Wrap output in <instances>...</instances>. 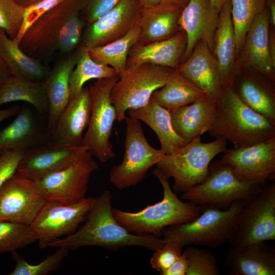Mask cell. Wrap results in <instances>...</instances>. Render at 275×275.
Masks as SVG:
<instances>
[{
  "instance_id": "9f6ffc18",
  "label": "cell",
  "mask_w": 275,
  "mask_h": 275,
  "mask_svg": "<svg viewBox=\"0 0 275 275\" xmlns=\"http://www.w3.org/2000/svg\"><path fill=\"white\" fill-rule=\"evenodd\" d=\"M1 83L0 82V85H1Z\"/></svg>"
},
{
  "instance_id": "277c9868",
  "label": "cell",
  "mask_w": 275,
  "mask_h": 275,
  "mask_svg": "<svg viewBox=\"0 0 275 275\" xmlns=\"http://www.w3.org/2000/svg\"><path fill=\"white\" fill-rule=\"evenodd\" d=\"M84 1L64 0L42 16L23 35L20 49L30 56H47L58 50L65 37L76 36L82 30Z\"/></svg>"
},
{
  "instance_id": "4fadbf2b",
  "label": "cell",
  "mask_w": 275,
  "mask_h": 275,
  "mask_svg": "<svg viewBox=\"0 0 275 275\" xmlns=\"http://www.w3.org/2000/svg\"><path fill=\"white\" fill-rule=\"evenodd\" d=\"M47 200L38 182L16 172L0 189V220L31 225Z\"/></svg>"
},
{
  "instance_id": "bcb514c9",
  "label": "cell",
  "mask_w": 275,
  "mask_h": 275,
  "mask_svg": "<svg viewBox=\"0 0 275 275\" xmlns=\"http://www.w3.org/2000/svg\"><path fill=\"white\" fill-rule=\"evenodd\" d=\"M19 106H13L8 108L0 109V123L6 119L16 115L18 112Z\"/></svg>"
},
{
  "instance_id": "7c38bea8",
  "label": "cell",
  "mask_w": 275,
  "mask_h": 275,
  "mask_svg": "<svg viewBox=\"0 0 275 275\" xmlns=\"http://www.w3.org/2000/svg\"><path fill=\"white\" fill-rule=\"evenodd\" d=\"M94 201L85 198L71 204L47 200L31 227L38 246L41 249L62 236L69 235L83 223Z\"/></svg>"
},
{
  "instance_id": "f5cc1de1",
  "label": "cell",
  "mask_w": 275,
  "mask_h": 275,
  "mask_svg": "<svg viewBox=\"0 0 275 275\" xmlns=\"http://www.w3.org/2000/svg\"><path fill=\"white\" fill-rule=\"evenodd\" d=\"M165 2L183 8L189 0H164Z\"/></svg>"
},
{
  "instance_id": "83f0119b",
  "label": "cell",
  "mask_w": 275,
  "mask_h": 275,
  "mask_svg": "<svg viewBox=\"0 0 275 275\" xmlns=\"http://www.w3.org/2000/svg\"><path fill=\"white\" fill-rule=\"evenodd\" d=\"M183 8L166 2L143 9L139 21L138 43L145 44L169 38L180 30L178 20Z\"/></svg>"
},
{
  "instance_id": "4316f807",
  "label": "cell",
  "mask_w": 275,
  "mask_h": 275,
  "mask_svg": "<svg viewBox=\"0 0 275 275\" xmlns=\"http://www.w3.org/2000/svg\"><path fill=\"white\" fill-rule=\"evenodd\" d=\"M77 53L61 59L44 80L48 102L47 129L49 134L70 100L69 78L76 63Z\"/></svg>"
},
{
  "instance_id": "603a6c76",
  "label": "cell",
  "mask_w": 275,
  "mask_h": 275,
  "mask_svg": "<svg viewBox=\"0 0 275 275\" xmlns=\"http://www.w3.org/2000/svg\"><path fill=\"white\" fill-rule=\"evenodd\" d=\"M225 265L233 275H274L275 246L266 241L229 248Z\"/></svg>"
},
{
  "instance_id": "f35d334b",
  "label": "cell",
  "mask_w": 275,
  "mask_h": 275,
  "mask_svg": "<svg viewBox=\"0 0 275 275\" xmlns=\"http://www.w3.org/2000/svg\"><path fill=\"white\" fill-rule=\"evenodd\" d=\"M186 251L188 266L186 275H218L216 257L209 250L188 246Z\"/></svg>"
},
{
  "instance_id": "30bf717a",
  "label": "cell",
  "mask_w": 275,
  "mask_h": 275,
  "mask_svg": "<svg viewBox=\"0 0 275 275\" xmlns=\"http://www.w3.org/2000/svg\"><path fill=\"white\" fill-rule=\"evenodd\" d=\"M124 120L126 131L123 160L113 166L109 173L111 183L119 190L139 184L148 170L165 155L161 149L149 144L140 120L130 116Z\"/></svg>"
},
{
  "instance_id": "5b68a950",
  "label": "cell",
  "mask_w": 275,
  "mask_h": 275,
  "mask_svg": "<svg viewBox=\"0 0 275 275\" xmlns=\"http://www.w3.org/2000/svg\"><path fill=\"white\" fill-rule=\"evenodd\" d=\"M248 200L232 203L226 209L200 207V213L192 221L164 229L161 237L182 246L218 248L227 241L238 213Z\"/></svg>"
},
{
  "instance_id": "d4e9b609",
  "label": "cell",
  "mask_w": 275,
  "mask_h": 275,
  "mask_svg": "<svg viewBox=\"0 0 275 275\" xmlns=\"http://www.w3.org/2000/svg\"><path fill=\"white\" fill-rule=\"evenodd\" d=\"M216 100L204 94L196 101L171 112L176 132L187 142L210 129L216 114Z\"/></svg>"
},
{
  "instance_id": "e575fe53",
  "label": "cell",
  "mask_w": 275,
  "mask_h": 275,
  "mask_svg": "<svg viewBox=\"0 0 275 275\" xmlns=\"http://www.w3.org/2000/svg\"><path fill=\"white\" fill-rule=\"evenodd\" d=\"M117 75L118 74L113 68L95 61L88 49L80 46L77 53L76 65L70 76V100L81 92L87 81Z\"/></svg>"
},
{
  "instance_id": "7bdbcfd3",
  "label": "cell",
  "mask_w": 275,
  "mask_h": 275,
  "mask_svg": "<svg viewBox=\"0 0 275 275\" xmlns=\"http://www.w3.org/2000/svg\"><path fill=\"white\" fill-rule=\"evenodd\" d=\"M120 0H84L80 15L86 24L92 23L114 8Z\"/></svg>"
},
{
  "instance_id": "681fc988",
  "label": "cell",
  "mask_w": 275,
  "mask_h": 275,
  "mask_svg": "<svg viewBox=\"0 0 275 275\" xmlns=\"http://www.w3.org/2000/svg\"><path fill=\"white\" fill-rule=\"evenodd\" d=\"M10 76L5 64L0 56V82H4Z\"/></svg>"
},
{
  "instance_id": "c3c4849f",
  "label": "cell",
  "mask_w": 275,
  "mask_h": 275,
  "mask_svg": "<svg viewBox=\"0 0 275 275\" xmlns=\"http://www.w3.org/2000/svg\"><path fill=\"white\" fill-rule=\"evenodd\" d=\"M266 7L268 11L270 23L275 26V1L267 0Z\"/></svg>"
},
{
  "instance_id": "ffe728a7",
  "label": "cell",
  "mask_w": 275,
  "mask_h": 275,
  "mask_svg": "<svg viewBox=\"0 0 275 275\" xmlns=\"http://www.w3.org/2000/svg\"><path fill=\"white\" fill-rule=\"evenodd\" d=\"M91 113L89 89L83 87L76 96L69 100L61 113L49 141L73 146L83 145V132L89 125Z\"/></svg>"
},
{
  "instance_id": "52a82bcc",
  "label": "cell",
  "mask_w": 275,
  "mask_h": 275,
  "mask_svg": "<svg viewBox=\"0 0 275 275\" xmlns=\"http://www.w3.org/2000/svg\"><path fill=\"white\" fill-rule=\"evenodd\" d=\"M177 69L144 63L126 68L112 88L110 99L116 120H125V112L145 105L153 93L162 87Z\"/></svg>"
},
{
  "instance_id": "1f68e13d",
  "label": "cell",
  "mask_w": 275,
  "mask_h": 275,
  "mask_svg": "<svg viewBox=\"0 0 275 275\" xmlns=\"http://www.w3.org/2000/svg\"><path fill=\"white\" fill-rule=\"evenodd\" d=\"M233 90L246 105L275 125V94L272 86L259 78L246 75L239 81L237 90Z\"/></svg>"
},
{
  "instance_id": "ee69618b",
  "label": "cell",
  "mask_w": 275,
  "mask_h": 275,
  "mask_svg": "<svg viewBox=\"0 0 275 275\" xmlns=\"http://www.w3.org/2000/svg\"><path fill=\"white\" fill-rule=\"evenodd\" d=\"M26 151L6 150L0 154V189L16 172L18 165Z\"/></svg>"
},
{
  "instance_id": "e0dca14e",
  "label": "cell",
  "mask_w": 275,
  "mask_h": 275,
  "mask_svg": "<svg viewBox=\"0 0 275 275\" xmlns=\"http://www.w3.org/2000/svg\"><path fill=\"white\" fill-rule=\"evenodd\" d=\"M143 9L139 0H120L108 12L87 24L80 46L89 49L123 37L139 22Z\"/></svg>"
},
{
  "instance_id": "836d02e7",
  "label": "cell",
  "mask_w": 275,
  "mask_h": 275,
  "mask_svg": "<svg viewBox=\"0 0 275 275\" xmlns=\"http://www.w3.org/2000/svg\"><path fill=\"white\" fill-rule=\"evenodd\" d=\"M140 34L139 21L123 37L106 44L88 49L89 53L95 61L113 68L120 76L126 68L129 52L138 42Z\"/></svg>"
},
{
  "instance_id": "8992f818",
  "label": "cell",
  "mask_w": 275,
  "mask_h": 275,
  "mask_svg": "<svg viewBox=\"0 0 275 275\" xmlns=\"http://www.w3.org/2000/svg\"><path fill=\"white\" fill-rule=\"evenodd\" d=\"M227 144L217 138L203 143L201 136L197 137L176 152L165 155L156 168L173 178V190L176 194L183 193L205 179L212 160L226 151Z\"/></svg>"
},
{
  "instance_id": "44dd1931",
  "label": "cell",
  "mask_w": 275,
  "mask_h": 275,
  "mask_svg": "<svg viewBox=\"0 0 275 275\" xmlns=\"http://www.w3.org/2000/svg\"><path fill=\"white\" fill-rule=\"evenodd\" d=\"M177 70L216 100L224 91L217 63L202 41L197 43L189 57Z\"/></svg>"
},
{
  "instance_id": "8fae6325",
  "label": "cell",
  "mask_w": 275,
  "mask_h": 275,
  "mask_svg": "<svg viewBox=\"0 0 275 275\" xmlns=\"http://www.w3.org/2000/svg\"><path fill=\"white\" fill-rule=\"evenodd\" d=\"M119 76L98 79L89 87L91 113L88 129L84 135L83 145L93 157L102 163L113 158L115 153L110 138L116 120L111 93Z\"/></svg>"
},
{
  "instance_id": "9a60e30c",
  "label": "cell",
  "mask_w": 275,
  "mask_h": 275,
  "mask_svg": "<svg viewBox=\"0 0 275 275\" xmlns=\"http://www.w3.org/2000/svg\"><path fill=\"white\" fill-rule=\"evenodd\" d=\"M98 168L93 156L87 151L70 166L37 182L47 200L74 204L86 198L91 174Z\"/></svg>"
},
{
  "instance_id": "11a10c76",
  "label": "cell",
  "mask_w": 275,
  "mask_h": 275,
  "mask_svg": "<svg viewBox=\"0 0 275 275\" xmlns=\"http://www.w3.org/2000/svg\"><path fill=\"white\" fill-rule=\"evenodd\" d=\"M2 152V151H0V154H1V153Z\"/></svg>"
},
{
  "instance_id": "5bb4252c",
  "label": "cell",
  "mask_w": 275,
  "mask_h": 275,
  "mask_svg": "<svg viewBox=\"0 0 275 275\" xmlns=\"http://www.w3.org/2000/svg\"><path fill=\"white\" fill-rule=\"evenodd\" d=\"M221 159L229 164L236 178L263 186L275 173V136L257 144L227 149Z\"/></svg>"
},
{
  "instance_id": "4dcf8cb0",
  "label": "cell",
  "mask_w": 275,
  "mask_h": 275,
  "mask_svg": "<svg viewBox=\"0 0 275 275\" xmlns=\"http://www.w3.org/2000/svg\"><path fill=\"white\" fill-rule=\"evenodd\" d=\"M16 101L29 103L39 114L48 113L45 81H33L11 75L0 85V106Z\"/></svg>"
},
{
  "instance_id": "3957f363",
  "label": "cell",
  "mask_w": 275,
  "mask_h": 275,
  "mask_svg": "<svg viewBox=\"0 0 275 275\" xmlns=\"http://www.w3.org/2000/svg\"><path fill=\"white\" fill-rule=\"evenodd\" d=\"M152 174L163 188V198L137 212L113 208L116 220L132 233L161 236L162 230L173 225L190 222L200 213V206L181 200L171 189L169 178L157 168Z\"/></svg>"
},
{
  "instance_id": "9c48e42d",
  "label": "cell",
  "mask_w": 275,
  "mask_h": 275,
  "mask_svg": "<svg viewBox=\"0 0 275 275\" xmlns=\"http://www.w3.org/2000/svg\"><path fill=\"white\" fill-rule=\"evenodd\" d=\"M275 240V184H265L237 214L227 240L232 246Z\"/></svg>"
},
{
  "instance_id": "db71d44e",
  "label": "cell",
  "mask_w": 275,
  "mask_h": 275,
  "mask_svg": "<svg viewBox=\"0 0 275 275\" xmlns=\"http://www.w3.org/2000/svg\"><path fill=\"white\" fill-rule=\"evenodd\" d=\"M18 4L22 6L23 7H26L34 3L37 2L40 0H15Z\"/></svg>"
},
{
  "instance_id": "ba28073f",
  "label": "cell",
  "mask_w": 275,
  "mask_h": 275,
  "mask_svg": "<svg viewBox=\"0 0 275 275\" xmlns=\"http://www.w3.org/2000/svg\"><path fill=\"white\" fill-rule=\"evenodd\" d=\"M262 186L240 181L231 166L221 159L210 163L205 179L182 193L180 198L200 207L226 209L235 201L249 199Z\"/></svg>"
},
{
  "instance_id": "74e56055",
  "label": "cell",
  "mask_w": 275,
  "mask_h": 275,
  "mask_svg": "<svg viewBox=\"0 0 275 275\" xmlns=\"http://www.w3.org/2000/svg\"><path fill=\"white\" fill-rule=\"evenodd\" d=\"M58 249L52 254L48 255L37 264L29 263L22 256L12 252V257L16 264L11 275H47L57 271L67 256L69 249L64 247Z\"/></svg>"
},
{
  "instance_id": "7dc6e473",
  "label": "cell",
  "mask_w": 275,
  "mask_h": 275,
  "mask_svg": "<svg viewBox=\"0 0 275 275\" xmlns=\"http://www.w3.org/2000/svg\"><path fill=\"white\" fill-rule=\"evenodd\" d=\"M268 52L271 62L275 67V39L274 35L272 33H269Z\"/></svg>"
},
{
  "instance_id": "7a4b0ae2",
  "label": "cell",
  "mask_w": 275,
  "mask_h": 275,
  "mask_svg": "<svg viewBox=\"0 0 275 275\" xmlns=\"http://www.w3.org/2000/svg\"><path fill=\"white\" fill-rule=\"evenodd\" d=\"M208 132L239 148L275 136V125L246 105L228 87L216 100L215 118Z\"/></svg>"
},
{
  "instance_id": "ac0fdd59",
  "label": "cell",
  "mask_w": 275,
  "mask_h": 275,
  "mask_svg": "<svg viewBox=\"0 0 275 275\" xmlns=\"http://www.w3.org/2000/svg\"><path fill=\"white\" fill-rule=\"evenodd\" d=\"M269 16L267 7L255 19L248 32L239 56L235 61L234 73L251 66L274 80V69L269 54Z\"/></svg>"
},
{
  "instance_id": "f907efd6",
  "label": "cell",
  "mask_w": 275,
  "mask_h": 275,
  "mask_svg": "<svg viewBox=\"0 0 275 275\" xmlns=\"http://www.w3.org/2000/svg\"><path fill=\"white\" fill-rule=\"evenodd\" d=\"M144 8H149L159 5L164 2V0H139Z\"/></svg>"
},
{
  "instance_id": "cb8c5ba5",
  "label": "cell",
  "mask_w": 275,
  "mask_h": 275,
  "mask_svg": "<svg viewBox=\"0 0 275 275\" xmlns=\"http://www.w3.org/2000/svg\"><path fill=\"white\" fill-rule=\"evenodd\" d=\"M185 32L180 30L172 37L160 41L140 44L131 48L127 59L126 68L144 63L177 69L186 45Z\"/></svg>"
},
{
  "instance_id": "f546056e",
  "label": "cell",
  "mask_w": 275,
  "mask_h": 275,
  "mask_svg": "<svg viewBox=\"0 0 275 275\" xmlns=\"http://www.w3.org/2000/svg\"><path fill=\"white\" fill-rule=\"evenodd\" d=\"M0 56L12 76L41 81L46 79L50 71L39 60L23 52L2 29H0Z\"/></svg>"
},
{
  "instance_id": "7402d4cb",
  "label": "cell",
  "mask_w": 275,
  "mask_h": 275,
  "mask_svg": "<svg viewBox=\"0 0 275 275\" xmlns=\"http://www.w3.org/2000/svg\"><path fill=\"white\" fill-rule=\"evenodd\" d=\"M16 115L11 123L0 130V151H27L49 141L47 130L29 107H20Z\"/></svg>"
},
{
  "instance_id": "b9f144b4",
  "label": "cell",
  "mask_w": 275,
  "mask_h": 275,
  "mask_svg": "<svg viewBox=\"0 0 275 275\" xmlns=\"http://www.w3.org/2000/svg\"><path fill=\"white\" fill-rule=\"evenodd\" d=\"M183 247L178 242L167 241L162 246L154 251L150 260L151 267L159 273L167 270L178 259Z\"/></svg>"
},
{
  "instance_id": "6da1fadb",
  "label": "cell",
  "mask_w": 275,
  "mask_h": 275,
  "mask_svg": "<svg viewBox=\"0 0 275 275\" xmlns=\"http://www.w3.org/2000/svg\"><path fill=\"white\" fill-rule=\"evenodd\" d=\"M112 200V194L108 190L94 198L84 224L72 234L58 239L49 246L75 250L82 246H97L117 250L135 246L155 251L166 243L160 236L138 235L129 232L114 217Z\"/></svg>"
},
{
  "instance_id": "8d00e7d4",
  "label": "cell",
  "mask_w": 275,
  "mask_h": 275,
  "mask_svg": "<svg viewBox=\"0 0 275 275\" xmlns=\"http://www.w3.org/2000/svg\"><path fill=\"white\" fill-rule=\"evenodd\" d=\"M36 241L31 225L0 220V255L15 252Z\"/></svg>"
},
{
  "instance_id": "d6a6232c",
  "label": "cell",
  "mask_w": 275,
  "mask_h": 275,
  "mask_svg": "<svg viewBox=\"0 0 275 275\" xmlns=\"http://www.w3.org/2000/svg\"><path fill=\"white\" fill-rule=\"evenodd\" d=\"M204 91L177 71L152 96L162 107L171 112L188 105L199 99Z\"/></svg>"
},
{
  "instance_id": "f1b7e54d",
  "label": "cell",
  "mask_w": 275,
  "mask_h": 275,
  "mask_svg": "<svg viewBox=\"0 0 275 275\" xmlns=\"http://www.w3.org/2000/svg\"><path fill=\"white\" fill-rule=\"evenodd\" d=\"M130 117L147 124L156 133L165 155L171 154L188 143L175 131L170 112L160 105L151 96L144 106L128 110Z\"/></svg>"
},
{
  "instance_id": "d6986e66",
  "label": "cell",
  "mask_w": 275,
  "mask_h": 275,
  "mask_svg": "<svg viewBox=\"0 0 275 275\" xmlns=\"http://www.w3.org/2000/svg\"><path fill=\"white\" fill-rule=\"evenodd\" d=\"M217 14L210 0H189L183 8L178 23L186 36V45L181 62L185 61L200 41L213 51Z\"/></svg>"
},
{
  "instance_id": "f6af8a7d",
  "label": "cell",
  "mask_w": 275,
  "mask_h": 275,
  "mask_svg": "<svg viewBox=\"0 0 275 275\" xmlns=\"http://www.w3.org/2000/svg\"><path fill=\"white\" fill-rule=\"evenodd\" d=\"M188 266L187 254L184 250L172 266L159 274L161 275H186Z\"/></svg>"
},
{
  "instance_id": "2e32d148",
  "label": "cell",
  "mask_w": 275,
  "mask_h": 275,
  "mask_svg": "<svg viewBox=\"0 0 275 275\" xmlns=\"http://www.w3.org/2000/svg\"><path fill=\"white\" fill-rule=\"evenodd\" d=\"M84 145L73 146L48 141L26 151L16 172L34 181L70 166L86 151Z\"/></svg>"
},
{
  "instance_id": "d590c367",
  "label": "cell",
  "mask_w": 275,
  "mask_h": 275,
  "mask_svg": "<svg viewBox=\"0 0 275 275\" xmlns=\"http://www.w3.org/2000/svg\"><path fill=\"white\" fill-rule=\"evenodd\" d=\"M267 1L231 0L237 58L241 51L248 32L257 15L266 7Z\"/></svg>"
},
{
  "instance_id": "60d3db41",
  "label": "cell",
  "mask_w": 275,
  "mask_h": 275,
  "mask_svg": "<svg viewBox=\"0 0 275 275\" xmlns=\"http://www.w3.org/2000/svg\"><path fill=\"white\" fill-rule=\"evenodd\" d=\"M64 0H40L24 7L22 21L20 30L13 38L19 45L20 42L28 29L39 18L62 3Z\"/></svg>"
},
{
  "instance_id": "ab89813d",
  "label": "cell",
  "mask_w": 275,
  "mask_h": 275,
  "mask_svg": "<svg viewBox=\"0 0 275 275\" xmlns=\"http://www.w3.org/2000/svg\"><path fill=\"white\" fill-rule=\"evenodd\" d=\"M24 9L15 0H0V29L4 30L12 39L20 30Z\"/></svg>"
},
{
  "instance_id": "816d5d0a",
  "label": "cell",
  "mask_w": 275,
  "mask_h": 275,
  "mask_svg": "<svg viewBox=\"0 0 275 275\" xmlns=\"http://www.w3.org/2000/svg\"><path fill=\"white\" fill-rule=\"evenodd\" d=\"M228 1V0H210V2L214 10L217 14H219L222 7Z\"/></svg>"
},
{
  "instance_id": "484cf974",
  "label": "cell",
  "mask_w": 275,
  "mask_h": 275,
  "mask_svg": "<svg viewBox=\"0 0 275 275\" xmlns=\"http://www.w3.org/2000/svg\"><path fill=\"white\" fill-rule=\"evenodd\" d=\"M212 53L219 67L223 89L231 87L235 77L236 56L231 0L224 4L219 12Z\"/></svg>"
}]
</instances>
